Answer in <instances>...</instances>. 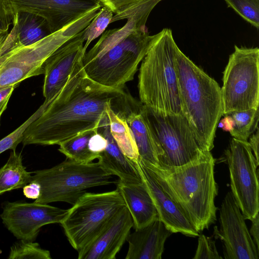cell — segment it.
<instances>
[{
	"mask_svg": "<svg viewBox=\"0 0 259 259\" xmlns=\"http://www.w3.org/2000/svg\"><path fill=\"white\" fill-rule=\"evenodd\" d=\"M80 60L59 93L26 128L23 145H59L82 132L97 129L108 105L124 118L138 100L125 88L102 85L89 78Z\"/></svg>",
	"mask_w": 259,
	"mask_h": 259,
	"instance_id": "6da1fadb",
	"label": "cell"
},
{
	"mask_svg": "<svg viewBox=\"0 0 259 259\" xmlns=\"http://www.w3.org/2000/svg\"><path fill=\"white\" fill-rule=\"evenodd\" d=\"M140 161L199 233L217 221L215 198L218 185L215 159L209 151L181 165L170 166Z\"/></svg>",
	"mask_w": 259,
	"mask_h": 259,
	"instance_id": "7a4b0ae2",
	"label": "cell"
},
{
	"mask_svg": "<svg viewBox=\"0 0 259 259\" xmlns=\"http://www.w3.org/2000/svg\"><path fill=\"white\" fill-rule=\"evenodd\" d=\"M175 64L183 114L204 148L211 151L224 115L221 88L178 47Z\"/></svg>",
	"mask_w": 259,
	"mask_h": 259,
	"instance_id": "3957f363",
	"label": "cell"
},
{
	"mask_svg": "<svg viewBox=\"0 0 259 259\" xmlns=\"http://www.w3.org/2000/svg\"><path fill=\"white\" fill-rule=\"evenodd\" d=\"M177 47L171 30L163 28L155 34L139 70L140 102L163 114H184L175 64Z\"/></svg>",
	"mask_w": 259,
	"mask_h": 259,
	"instance_id": "277c9868",
	"label": "cell"
},
{
	"mask_svg": "<svg viewBox=\"0 0 259 259\" xmlns=\"http://www.w3.org/2000/svg\"><path fill=\"white\" fill-rule=\"evenodd\" d=\"M94 9L62 29L28 46L14 47L0 56V87L17 86L32 76L44 74L45 64L57 49L82 31L98 14Z\"/></svg>",
	"mask_w": 259,
	"mask_h": 259,
	"instance_id": "5b68a950",
	"label": "cell"
},
{
	"mask_svg": "<svg viewBox=\"0 0 259 259\" xmlns=\"http://www.w3.org/2000/svg\"><path fill=\"white\" fill-rule=\"evenodd\" d=\"M32 181L40 186L34 202H64L74 204L89 188L112 184V175L97 162L83 163L67 158L48 169L33 172Z\"/></svg>",
	"mask_w": 259,
	"mask_h": 259,
	"instance_id": "8992f818",
	"label": "cell"
},
{
	"mask_svg": "<svg viewBox=\"0 0 259 259\" xmlns=\"http://www.w3.org/2000/svg\"><path fill=\"white\" fill-rule=\"evenodd\" d=\"M125 202L118 190L86 192L67 212L60 224L72 247L79 253L108 227Z\"/></svg>",
	"mask_w": 259,
	"mask_h": 259,
	"instance_id": "52a82bcc",
	"label": "cell"
},
{
	"mask_svg": "<svg viewBox=\"0 0 259 259\" xmlns=\"http://www.w3.org/2000/svg\"><path fill=\"white\" fill-rule=\"evenodd\" d=\"M146 27L131 34L104 54L82 62L92 80L106 87L122 89L134 79L138 66L155 38Z\"/></svg>",
	"mask_w": 259,
	"mask_h": 259,
	"instance_id": "ba28073f",
	"label": "cell"
},
{
	"mask_svg": "<svg viewBox=\"0 0 259 259\" xmlns=\"http://www.w3.org/2000/svg\"><path fill=\"white\" fill-rule=\"evenodd\" d=\"M223 82L224 115L258 108L259 49L235 45L223 72Z\"/></svg>",
	"mask_w": 259,
	"mask_h": 259,
	"instance_id": "9c48e42d",
	"label": "cell"
},
{
	"mask_svg": "<svg viewBox=\"0 0 259 259\" xmlns=\"http://www.w3.org/2000/svg\"><path fill=\"white\" fill-rule=\"evenodd\" d=\"M145 108L151 128L163 152L158 164L180 166L207 150L184 114H163Z\"/></svg>",
	"mask_w": 259,
	"mask_h": 259,
	"instance_id": "30bf717a",
	"label": "cell"
},
{
	"mask_svg": "<svg viewBox=\"0 0 259 259\" xmlns=\"http://www.w3.org/2000/svg\"><path fill=\"white\" fill-rule=\"evenodd\" d=\"M225 156L228 165L231 192L245 220L259 213L258 171L248 141L231 140Z\"/></svg>",
	"mask_w": 259,
	"mask_h": 259,
	"instance_id": "8fae6325",
	"label": "cell"
},
{
	"mask_svg": "<svg viewBox=\"0 0 259 259\" xmlns=\"http://www.w3.org/2000/svg\"><path fill=\"white\" fill-rule=\"evenodd\" d=\"M237 203L231 191L227 192L220 209L219 231L226 259H258L256 246Z\"/></svg>",
	"mask_w": 259,
	"mask_h": 259,
	"instance_id": "7c38bea8",
	"label": "cell"
},
{
	"mask_svg": "<svg viewBox=\"0 0 259 259\" xmlns=\"http://www.w3.org/2000/svg\"><path fill=\"white\" fill-rule=\"evenodd\" d=\"M0 217L3 224L17 238L33 241L44 225L60 223L67 210L48 204L6 202Z\"/></svg>",
	"mask_w": 259,
	"mask_h": 259,
	"instance_id": "4fadbf2b",
	"label": "cell"
},
{
	"mask_svg": "<svg viewBox=\"0 0 259 259\" xmlns=\"http://www.w3.org/2000/svg\"><path fill=\"white\" fill-rule=\"evenodd\" d=\"M11 2L16 13L24 11L43 18L52 33L102 7L99 0H11Z\"/></svg>",
	"mask_w": 259,
	"mask_h": 259,
	"instance_id": "5bb4252c",
	"label": "cell"
},
{
	"mask_svg": "<svg viewBox=\"0 0 259 259\" xmlns=\"http://www.w3.org/2000/svg\"><path fill=\"white\" fill-rule=\"evenodd\" d=\"M82 31L68 40L46 60L42 88L45 102H52L67 81L75 66L82 60L86 53L83 50L85 41Z\"/></svg>",
	"mask_w": 259,
	"mask_h": 259,
	"instance_id": "9a60e30c",
	"label": "cell"
},
{
	"mask_svg": "<svg viewBox=\"0 0 259 259\" xmlns=\"http://www.w3.org/2000/svg\"><path fill=\"white\" fill-rule=\"evenodd\" d=\"M161 0H144L133 7L113 16L111 23L122 19H127L125 24L120 28L110 29L105 32L94 46L85 53L82 62L89 61L100 56L127 36L146 27V23L152 10Z\"/></svg>",
	"mask_w": 259,
	"mask_h": 259,
	"instance_id": "2e32d148",
	"label": "cell"
},
{
	"mask_svg": "<svg viewBox=\"0 0 259 259\" xmlns=\"http://www.w3.org/2000/svg\"><path fill=\"white\" fill-rule=\"evenodd\" d=\"M137 167L156 208L157 217L167 229L172 233H180L186 236L198 237L199 233L178 207L163 190L148 169L139 159Z\"/></svg>",
	"mask_w": 259,
	"mask_h": 259,
	"instance_id": "e0dca14e",
	"label": "cell"
},
{
	"mask_svg": "<svg viewBox=\"0 0 259 259\" xmlns=\"http://www.w3.org/2000/svg\"><path fill=\"white\" fill-rule=\"evenodd\" d=\"M133 226L132 218L125 206L98 238L86 249L78 253V258L115 259Z\"/></svg>",
	"mask_w": 259,
	"mask_h": 259,
	"instance_id": "ac0fdd59",
	"label": "cell"
},
{
	"mask_svg": "<svg viewBox=\"0 0 259 259\" xmlns=\"http://www.w3.org/2000/svg\"><path fill=\"white\" fill-rule=\"evenodd\" d=\"M97 132L107 140L105 149L99 154L98 163L111 175L119 178L125 183H140L142 181L136 162L128 159L122 152L112 137L110 130L109 120L106 111L98 124Z\"/></svg>",
	"mask_w": 259,
	"mask_h": 259,
	"instance_id": "d6986e66",
	"label": "cell"
},
{
	"mask_svg": "<svg viewBox=\"0 0 259 259\" xmlns=\"http://www.w3.org/2000/svg\"><path fill=\"white\" fill-rule=\"evenodd\" d=\"M172 233L157 218L148 225L135 229L126 240V259H161L164 244Z\"/></svg>",
	"mask_w": 259,
	"mask_h": 259,
	"instance_id": "ffe728a7",
	"label": "cell"
},
{
	"mask_svg": "<svg viewBox=\"0 0 259 259\" xmlns=\"http://www.w3.org/2000/svg\"><path fill=\"white\" fill-rule=\"evenodd\" d=\"M116 185L131 215L135 229L143 227L158 218L153 200L143 180L140 183L118 180Z\"/></svg>",
	"mask_w": 259,
	"mask_h": 259,
	"instance_id": "44dd1931",
	"label": "cell"
},
{
	"mask_svg": "<svg viewBox=\"0 0 259 259\" xmlns=\"http://www.w3.org/2000/svg\"><path fill=\"white\" fill-rule=\"evenodd\" d=\"M125 119L134 135L139 159L145 162L158 164L163 152L151 128L145 106L140 102Z\"/></svg>",
	"mask_w": 259,
	"mask_h": 259,
	"instance_id": "7402d4cb",
	"label": "cell"
},
{
	"mask_svg": "<svg viewBox=\"0 0 259 259\" xmlns=\"http://www.w3.org/2000/svg\"><path fill=\"white\" fill-rule=\"evenodd\" d=\"M13 25L18 46L33 44L52 33L43 18L29 12H17Z\"/></svg>",
	"mask_w": 259,
	"mask_h": 259,
	"instance_id": "603a6c76",
	"label": "cell"
},
{
	"mask_svg": "<svg viewBox=\"0 0 259 259\" xmlns=\"http://www.w3.org/2000/svg\"><path fill=\"white\" fill-rule=\"evenodd\" d=\"M31 173L23 166L21 153L12 150L6 163L0 168V194L23 188L32 182Z\"/></svg>",
	"mask_w": 259,
	"mask_h": 259,
	"instance_id": "cb8c5ba5",
	"label": "cell"
},
{
	"mask_svg": "<svg viewBox=\"0 0 259 259\" xmlns=\"http://www.w3.org/2000/svg\"><path fill=\"white\" fill-rule=\"evenodd\" d=\"M110 133L122 152L128 159L136 162L139 159L137 144L126 120L115 112L114 108L108 105L106 108Z\"/></svg>",
	"mask_w": 259,
	"mask_h": 259,
	"instance_id": "d4e9b609",
	"label": "cell"
},
{
	"mask_svg": "<svg viewBox=\"0 0 259 259\" xmlns=\"http://www.w3.org/2000/svg\"><path fill=\"white\" fill-rule=\"evenodd\" d=\"M97 132V129H92L80 133L60 143L58 150L68 159L83 163L92 162L99 155L90 150L89 141Z\"/></svg>",
	"mask_w": 259,
	"mask_h": 259,
	"instance_id": "484cf974",
	"label": "cell"
},
{
	"mask_svg": "<svg viewBox=\"0 0 259 259\" xmlns=\"http://www.w3.org/2000/svg\"><path fill=\"white\" fill-rule=\"evenodd\" d=\"M258 108H251L227 114L234 121L233 127L229 132L231 136L237 140L248 141L250 136L258 128Z\"/></svg>",
	"mask_w": 259,
	"mask_h": 259,
	"instance_id": "4316f807",
	"label": "cell"
},
{
	"mask_svg": "<svg viewBox=\"0 0 259 259\" xmlns=\"http://www.w3.org/2000/svg\"><path fill=\"white\" fill-rule=\"evenodd\" d=\"M113 13L109 9L103 7L89 24L83 30L82 37L85 41L83 50L86 52L90 43L99 36L111 23Z\"/></svg>",
	"mask_w": 259,
	"mask_h": 259,
	"instance_id": "83f0119b",
	"label": "cell"
},
{
	"mask_svg": "<svg viewBox=\"0 0 259 259\" xmlns=\"http://www.w3.org/2000/svg\"><path fill=\"white\" fill-rule=\"evenodd\" d=\"M9 259H51L49 250L41 248L37 243L20 240L10 249Z\"/></svg>",
	"mask_w": 259,
	"mask_h": 259,
	"instance_id": "f1b7e54d",
	"label": "cell"
},
{
	"mask_svg": "<svg viewBox=\"0 0 259 259\" xmlns=\"http://www.w3.org/2000/svg\"><path fill=\"white\" fill-rule=\"evenodd\" d=\"M244 20L259 28V0H224Z\"/></svg>",
	"mask_w": 259,
	"mask_h": 259,
	"instance_id": "f546056e",
	"label": "cell"
},
{
	"mask_svg": "<svg viewBox=\"0 0 259 259\" xmlns=\"http://www.w3.org/2000/svg\"><path fill=\"white\" fill-rule=\"evenodd\" d=\"M50 103L44 102L39 108L23 123L14 131L0 140V154L8 149L16 150L17 145L22 142L24 133L27 127L41 115Z\"/></svg>",
	"mask_w": 259,
	"mask_h": 259,
	"instance_id": "4dcf8cb0",
	"label": "cell"
},
{
	"mask_svg": "<svg viewBox=\"0 0 259 259\" xmlns=\"http://www.w3.org/2000/svg\"><path fill=\"white\" fill-rule=\"evenodd\" d=\"M198 245L193 259L222 258L217 251L215 241L204 234L199 235Z\"/></svg>",
	"mask_w": 259,
	"mask_h": 259,
	"instance_id": "1f68e13d",
	"label": "cell"
},
{
	"mask_svg": "<svg viewBox=\"0 0 259 259\" xmlns=\"http://www.w3.org/2000/svg\"><path fill=\"white\" fill-rule=\"evenodd\" d=\"M16 12L11 0H0V36L7 34L13 24Z\"/></svg>",
	"mask_w": 259,
	"mask_h": 259,
	"instance_id": "d6a6232c",
	"label": "cell"
},
{
	"mask_svg": "<svg viewBox=\"0 0 259 259\" xmlns=\"http://www.w3.org/2000/svg\"><path fill=\"white\" fill-rule=\"evenodd\" d=\"M144 0H99L102 6L116 14L119 13Z\"/></svg>",
	"mask_w": 259,
	"mask_h": 259,
	"instance_id": "836d02e7",
	"label": "cell"
},
{
	"mask_svg": "<svg viewBox=\"0 0 259 259\" xmlns=\"http://www.w3.org/2000/svg\"><path fill=\"white\" fill-rule=\"evenodd\" d=\"M107 144L106 138L97 132L90 138L89 148L91 152L99 155L105 149Z\"/></svg>",
	"mask_w": 259,
	"mask_h": 259,
	"instance_id": "e575fe53",
	"label": "cell"
},
{
	"mask_svg": "<svg viewBox=\"0 0 259 259\" xmlns=\"http://www.w3.org/2000/svg\"><path fill=\"white\" fill-rule=\"evenodd\" d=\"M15 87L8 85L0 87V118L7 107L9 99Z\"/></svg>",
	"mask_w": 259,
	"mask_h": 259,
	"instance_id": "d590c367",
	"label": "cell"
},
{
	"mask_svg": "<svg viewBox=\"0 0 259 259\" xmlns=\"http://www.w3.org/2000/svg\"><path fill=\"white\" fill-rule=\"evenodd\" d=\"M23 194L28 198L37 199L40 193V186L36 182H32L23 188Z\"/></svg>",
	"mask_w": 259,
	"mask_h": 259,
	"instance_id": "8d00e7d4",
	"label": "cell"
},
{
	"mask_svg": "<svg viewBox=\"0 0 259 259\" xmlns=\"http://www.w3.org/2000/svg\"><path fill=\"white\" fill-rule=\"evenodd\" d=\"M251 221L252 223L249 231L256 246L259 249V213Z\"/></svg>",
	"mask_w": 259,
	"mask_h": 259,
	"instance_id": "74e56055",
	"label": "cell"
},
{
	"mask_svg": "<svg viewBox=\"0 0 259 259\" xmlns=\"http://www.w3.org/2000/svg\"><path fill=\"white\" fill-rule=\"evenodd\" d=\"M249 141L248 142L250 147L252 151L253 155L257 161H258V141H259V130L258 128H257L256 131L253 133L249 138Z\"/></svg>",
	"mask_w": 259,
	"mask_h": 259,
	"instance_id": "f35d334b",
	"label": "cell"
},
{
	"mask_svg": "<svg viewBox=\"0 0 259 259\" xmlns=\"http://www.w3.org/2000/svg\"><path fill=\"white\" fill-rule=\"evenodd\" d=\"M224 116V118L219 121L218 125L224 131L230 132L233 127L234 121L229 115L226 114Z\"/></svg>",
	"mask_w": 259,
	"mask_h": 259,
	"instance_id": "ab89813d",
	"label": "cell"
},
{
	"mask_svg": "<svg viewBox=\"0 0 259 259\" xmlns=\"http://www.w3.org/2000/svg\"><path fill=\"white\" fill-rule=\"evenodd\" d=\"M8 33L6 34H5V35H3L0 36V52H1V49L3 47V46L4 45L5 41L7 37Z\"/></svg>",
	"mask_w": 259,
	"mask_h": 259,
	"instance_id": "60d3db41",
	"label": "cell"
},
{
	"mask_svg": "<svg viewBox=\"0 0 259 259\" xmlns=\"http://www.w3.org/2000/svg\"><path fill=\"white\" fill-rule=\"evenodd\" d=\"M0 121H1V118H0Z\"/></svg>",
	"mask_w": 259,
	"mask_h": 259,
	"instance_id": "b9f144b4",
	"label": "cell"
}]
</instances>
